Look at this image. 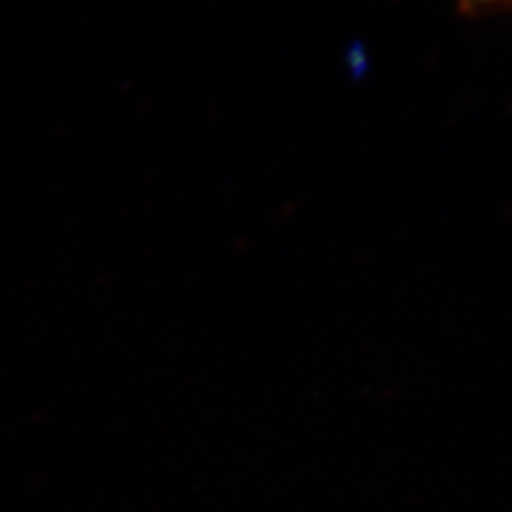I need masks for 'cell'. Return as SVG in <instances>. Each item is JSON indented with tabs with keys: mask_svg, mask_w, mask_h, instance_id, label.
Listing matches in <instances>:
<instances>
[{
	"mask_svg": "<svg viewBox=\"0 0 512 512\" xmlns=\"http://www.w3.org/2000/svg\"><path fill=\"white\" fill-rule=\"evenodd\" d=\"M467 8H478V6H488V4H497V2H505V0H461Z\"/></svg>",
	"mask_w": 512,
	"mask_h": 512,
	"instance_id": "6da1fadb",
	"label": "cell"
}]
</instances>
